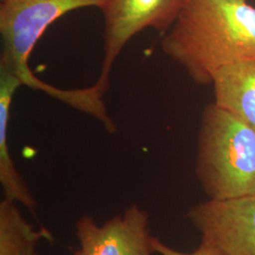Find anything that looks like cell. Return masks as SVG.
Masks as SVG:
<instances>
[{"label":"cell","instance_id":"cell-1","mask_svg":"<svg viewBox=\"0 0 255 255\" xmlns=\"http://www.w3.org/2000/svg\"><path fill=\"white\" fill-rule=\"evenodd\" d=\"M161 48L192 82L212 84L222 66L255 59V8L249 0H189Z\"/></svg>","mask_w":255,"mask_h":255},{"label":"cell","instance_id":"cell-2","mask_svg":"<svg viewBox=\"0 0 255 255\" xmlns=\"http://www.w3.org/2000/svg\"><path fill=\"white\" fill-rule=\"evenodd\" d=\"M195 173L209 199L255 195V128L215 102L207 104L198 132Z\"/></svg>","mask_w":255,"mask_h":255},{"label":"cell","instance_id":"cell-3","mask_svg":"<svg viewBox=\"0 0 255 255\" xmlns=\"http://www.w3.org/2000/svg\"><path fill=\"white\" fill-rule=\"evenodd\" d=\"M104 0H4L0 5V35L2 50L0 70L17 78L22 85L44 92L71 105L75 90L62 89L38 79L29 68L31 51L46 27L75 9L86 7L101 9Z\"/></svg>","mask_w":255,"mask_h":255},{"label":"cell","instance_id":"cell-4","mask_svg":"<svg viewBox=\"0 0 255 255\" xmlns=\"http://www.w3.org/2000/svg\"><path fill=\"white\" fill-rule=\"evenodd\" d=\"M189 0H104V59L95 83L103 93L108 90L115 61L128 41L147 27L169 30Z\"/></svg>","mask_w":255,"mask_h":255},{"label":"cell","instance_id":"cell-5","mask_svg":"<svg viewBox=\"0 0 255 255\" xmlns=\"http://www.w3.org/2000/svg\"><path fill=\"white\" fill-rule=\"evenodd\" d=\"M201 241L223 255H255V194L201 202L186 215Z\"/></svg>","mask_w":255,"mask_h":255},{"label":"cell","instance_id":"cell-6","mask_svg":"<svg viewBox=\"0 0 255 255\" xmlns=\"http://www.w3.org/2000/svg\"><path fill=\"white\" fill-rule=\"evenodd\" d=\"M79 248L73 255H152L149 217L146 210L131 204L122 214L100 225L90 216L76 223Z\"/></svg>","mask_w":255,"mask_h":255},{"label":"cell","instance_id":"cell-7","mask_svg":"<svg viewBox=\"0 0 255 255\" xmlns=\"http://www.w3.org/2000/svg\"><path fill=\"white\" fill-rule=\"evenodd\" d=\"M212 84L214 102L255 129V59L222 66Z\"/></svg>","mask_w":255,"mask_h":255},{"label":"cell","instance_id":"cell-8","mask_svg":"<svg viewBox=\"0 0 255 255\" xmlns=\"http://www.w3.org/2000/svg\"><path fill=\"white\" fill-rule=\"evenodd\" d=\"M21 85L22 83L17 78L0 70V183L5 199L20 203L29 211H34L36 201L16 169L8 145L10 105L14 93Z\"/></svg>","mask_w":255,"mask_h":255},{"label":"cell","instance_id":"cell-9","mask_svg":"<svg viewBox=\"0 0 255 255\" xmlns=\"http://www.w3.org/2000/svg\"><path fill=\"white\" fill-rule=\"evenodd\" d=\"M16 203L5 198L0 202V255H37L38 242H53V235L46 228L34 230Z\"/></svg>","mask_w":255,"mask_h":255},{"label":"cell","instance_id":"cell-10","mask_svg":"<svg viewBox=\"0 0 255 255\" xmlns=\"http://www.w3.org/2000/svg\"><path fill=\"white\" fill-rule=\"evenodd\" d=\"M154 252L160 255H223L220 254L219 251L210 246L207 243L201 241L200 246L196 250H194L191 253H182L180 251H177L171 247L165 245L162 241H160L158 238H154L153 241Z\"/></svg>","mask_w":255,"mask_h":255},{"label":"cell","instance_id":"cell-11","mask_svg":"<svg viewBox=\"0 0 255 255\" xmlns=\"http://www.w3.org/2000/svg\"><path fill=\"white\" fill-rule=\"evenodd\" d=\"M1 1H4V0H1Z\"/></svg>","mask_w":255,"mask_h":255}]
</instances>
